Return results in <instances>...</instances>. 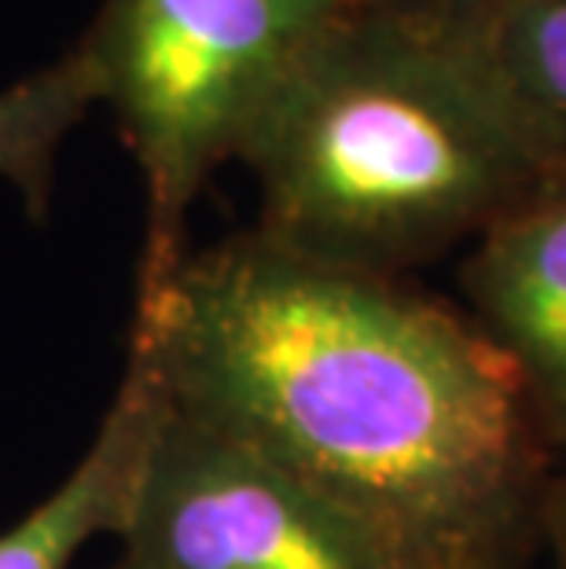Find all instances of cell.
Listing matches in <instances>:
<instances>
[{
    "label": "cell",
    "instance_id": "4",
    "mask_svg": "<svg viewBox=\"0 0 566 569\" xmlns=\"http://www.w3.org/2000/svg\"><path fill=\"white\" fill-rule=\"evenodd\" d=\"M115 569H435L291 467L162 408Z\"/></svg>",
    "mask_w": 566,
    "mask_h": 569
},
{
    "label": "cell",
    "instance_id": "9",
    "mask_svg": "<svg viewBox=\"0 0 566 569\" xmlns=\"http://www.w3.org/2000/svg\"><path fill=\"white\" fill-rule=\"evenodd\" d=\"M537 543L545 548L548 569H566V475L548 481L545 507H540Z\"/></svg>",
    "mask_w": 566,
    "mask_h": 569
},
{
    "label": "cell",
    "instance_id": "6",
    "mask_svg": "<svg viewBox=\"0 0 566 569\" xmlns=\"http://www.w3.org/2000/svg\"><path fill=\"white\" fill-rule=\"evenodd\" d=\"M162 408L166 393L151 357L129 342L126 375L100 430L70 475L0 532V569H75L92 540H118Z\"/></svg>",
    "mask_w": 566,
    "mask_h": 569
},
{
    "label": "cell",
    "instance_id": "5",
    "mask_svg": "<svg viewBox=\"0 0 566 569\" xmlns=\"http://www.w3.org/2000/svg\"><path fill=\"white\" fill-rule=\"evenodd\" d=\"M464 317L504 357L548 448L566 452V177L467 243Z\"/></svg>",
    "mask_w": 566,
    "mask_h": 569
},
{
    "label": "cell",
    "instance_id": "3",
    "mask_svg": "<svg viewBox=\"0 0 566 569\" xmlns=\"http://www.w3.org/2000/svg\"><path fill=\"white\" fill-rule=\"evenodd\" d=\"M354 0H103L78 44L143 184L137 295L188 258V217Z\"/></svg>",
    "mask_w": 566,
    "mask_h": 569
},
{
    "label": "cell",
    "instance_id": "1",
    "mask_svg": "<svg viewBox=\"0 0 566 569\" xmlns=\"http://www.w3.org/2000/svg\"><path fill=\"white\" fill-rule=\"evenodd\" d=\"M129 342L177 411L291 467L435 569H519L548 478L512 368L401 276L255 228L137 295Z\"/></svg>",
    "mask_w": 566,
    "mask_h": 569
},
{
    "label": "cell",
    "instance_id": "2",
    "mask_svg": "<svg viewBox=\"0 0 566 569\" xmlns=\"http://www.w3.org/2000/svg\"><path fill=\"white\" fill-rule=\"evenodd\" d=\"M236 162L258 188L255 232L376 276L471 243L556 180L416 0H354L272 96Z\"/></svg>",
    "mask_w": 566,
    "mask_h": 569
},
{
    "label": "cell",
    "instance_id": "8",
    "mask_svg": "<svg viewBox=\"0 0 566 569\" xmlns=\"http://www.w3.org/2000/svg\"><path fill=\"white\" fill-rule=\"evenodd\" d=\"M96 107L100 74L81 44L0 89V180L33 221L52 210L63 143Z\"/></svg>",
    "mask_w": 566,
    "mask_h": 569
},
{
    "label": "cell",
    "instance_id": "7",
    "mask_svg": "<svg viewBox=\"0 0 566 569\" xmlns=\"http://www.w3.org/2000/svg\"><path fill=\"white\" fill-rule=\"evenodd\" d=\"M471 67L552 177H566V0H416Z\"/></svg>",
    "mask_w": 566,
    "mask_h": 569
}]
</instances>
